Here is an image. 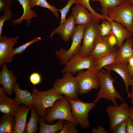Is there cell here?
Returning a JSON list of instances; mask_svg holds the SVG:
<instances>
[{"mask_svg": "<svg viewBox=\"0 0 133 133\" xmlns=\"http://www.w3.org/2000/svg\"><path fill=\"white\" fill-rule=\"evenodd\" d=\"M111 72L102 69L98 72L100 83V89L97 94V97L94 102H98L101 98L107 101H111L114 105H117L116 99L122 102L124 101L122 96L114 88L113 83L115 79L110 75Z\"/></svg>", "mask_w": 133, "mask_h": 133, "instance_id": "6da1fadb", "label": "cell"}, {"mask_svg": "<svg viewBox=\"0 0 133 133\" xmlns=\"http://www.w3.org/2000/svg\"><path fill=\"white\" fill-rule=\"evenodd\" d=\"M46 112V116L43 118L48 123H52L56 120H62L79 125L72 116L70 102L66 96L57 100L53 106L48 108Z\"/></svg>", "mask_w": 133, "mask_h": 133, "instance_id": "7a4b0ae2", "label": "cell"}, {"mask_svg": "<svg viewBox=\"0 0 133 133\" xmlns=\"http://www.w3.org/2000/svg\"><path fill=\"white\" fill-rule=\"evenodd\" d=\"M33 108L39 117L46 116V110L53 106L55 101L63 97L53 88L44 91H40L34 87L32 90Z\"/></svg>", "mask_w": 133, "mask_h": 133, "instance_id": "3957f363", "label": "cell"}, {"mask_svg": "<svg viewBox=\"0 0 133 133\" xmlns=\"http://www.w3.org/2000/svg\"><path fill=\"white\" fill-rule=\"evenodd\" d=\"M106 13L110 19L122 24L133 36V6L128 1L108 9Z\"/></svg>", "mask_w": 133, "mask_h": 133, "instance_id": "277c9868", "label": "cell"}, {"mask_svg": "<svg viewBox=\"0 0 133 133\" xmlns=\"http://www.w3.org/2000/svg\"><path fill=\"white\" fill-rule=\"evenodd\" d=\"M64 74L62 78L56 80L53 88L59 94L64 95L70 99L79 100V92L75 77L71 73Z\"/></svg>", "mask_w": 133, "mask_h": 133, "instance_id": "5b68a950", "label": "cell"}, {"mask_svg": "<svg viewBox=\"0 0 133 133\" xmlns=\"http://www.w3.org/2000/svg\"><path fill=\"white\" fill-rule=\"evenodd\" d=\"M86 25H77L75 27L70 37L72 42L68 50L62 48L55 52L56 56L59 59L61 65H65L70 58L79 53Z\"/></svg>", "mask_w": 133, "mask_h": 133, "instance_id": "8992f818", "label": "cell"}, {"mask_svg": "<svg viewBox=\"0 0 133 133\" xmlns=\"http://www.w3.org/2000/svg\"><path fill=\"white\" fill-rule=\"evenodd\" d=\"M97 60V59L91 56L83 57L78 53L68 60L61 73H71L73 75L84 69L95 72Z\"/></svg>", "mask_w": 133, "mask_h": 133, "instance_id": "52a82bcc", "label": "cell"}, {"mask_svg": "<svg viewBox=\"0 0 133 133\" xmlns=\"http://www.w3.org/2000/svg\"><path fill=\"white\" fill-rule=\"evenodd\" d=\"M100 21L94 19L86 25L83 39V45L79 53L82 56H89L96 40L100 36L99 29Z\"/></svg>", "mask_w": 133, "mask_h": 133, "instance_id": "ba28073f", "label": "cell"}, {"mask_svg": "<svg viewBox=\"0 0 133 133\" xmlns=\"http://www.w3.org/2000/svg\"><path fill=\"white\" fill-rule=\"evenodd\" d=\"M68 99L70 102L71 113L74 119L79 124L82 129L88 128L90 125L89 113L95 107L96 103L94 102L86 103L79 100H74Z\"/></svg>", "mask_w": 133, "mask_h": 133, "instance_id": "9c48e42d", "label": "cell"}, {"mask_svg": "<svg viewBox=\"0 0 133 133\" xmlns=\"http://www.w3.org/2000/svg\"><path fill=\"white\" fill-rule=\"evenodd\" d=\"M75 78L79 94L87 93L91 90H98L100 83L98 73L86 69L79 71Z\"/></svg>", "mask_w": 133, "mask_h": 133, "instance_id": "30bf717a", "label": "cell"}, {"mask_svg": "<svg viewBox=\"0 0 133 133\" xmlns=\"http://www.w3.org/2000/svg\"><path fill=\"white\" fill-rule=\"evenodd\" d=\"M129 107L125 101L119 105H109L106 107V111L110 119L109 129L113 132L118 124L129 117Z\"/></svg>", "mask_w": 133, "mask_h": 133, "instance_id": "8fae6325", "label": "cell"}, {"mask_svg": "<svg viewBox=\"0 0 133 133\" xmlns=\"http://www.w3.org/2000/svg\"><path fill=\"white\" fill-rule=\"evenodd\" d=\"M19 37L17 35L13 37H7L6 35L0 37V66L12 62L14 45Z\"/></svg>", "mask_w": 133, "mask_h": 133, "instance_id": "7c38bea8", "label": "cell"}, {"mask_svg": "<svg viewBox=\"0 0 133 133\" xmlns=\"http://www.w3.org/2000/svg\"><path fill=\"white\" fill-rule=\"evenodd\" d=\"M127 63L124 62H116L105 66L108 70L113 71L117 73L123 79L125 90L127 93L128 97L130 96L129 87L133 85V79L130 76L127 69Z\"/></svg>", "mask_w": 133, "mask_h": 133, "instance_id": "4fadbf2b", "label": "cell"}, {"mask_svg": "<svg viewBox=\"0 0 133 133\" xmlns=\"http://www.w3.org/2000/svg\"><path fill=\"white\" fill-rule=\"evenodd\" d=\"M75 24L73 17L72 15L70 16L62 24L52 31L50 38L52 39L54 34L58 33L64 42H68L74 31Z\"/></svg>", "mask_w": 133, "mask_h": 133, "instance_id": "5bb4252c", "label": "cell"}, {"mask_svg": "<svg viewBox=\"0 0 133 133\" xmlns=\"http://www.w3.org/2000/svg\"><path fill=\"white\" fill-rule=\"evenodd\" d=\"M74 4L71 14L75 19V24L86 25L95 19L90 12L83 5L78 3Z\"/></svg>", "mask_w": 133, "mask_h": 133, "instance_id": "9a60e30c", "label": "cell"}, {"mask_svg": "<svg viewBox=\"0 0 133 133\" xmlns=\"http://www.w3.org/2000/svg\"><path fill=\"white\" fill-rule=\"evenodd\" d=\"M5 63L3 64L0 73V83L9 96L12 95L13 89L17 80L12 71L9 70Z\"/></svg>", "mask_w": 133, "mask_h": 133, "instance_id": "2e32d148", "label": "cell"}, {"mask_svg": "<svg viewBox=\"0 0 133 133\" xmlns=\"http://www.w3.org/2000/svg\"><path fill=\"white\" fill-rule=\"evenodd\" d=\"M116 50L115 46H112L109 44L107 37L100 36L96 40L94 47L89 56L98 59Z\"/></svg>", "mask_w": 133, "mask_h": 133, "instance_id": "e0dca14e", "label": "cell"}, {"mask_svg": "<svg viewBox=\"0 0 133 133\" xmlns=\"http://www.w3.org/2000/svg\"><path fill=\"white\" fill-rule=\"evenodd\" d=\"M21 104L6 94L0 97V111L3 114L14 117L20 109Z\"/></svg>", "mask_w": 133, "mask_h": 133, "instance_id": "ac0fdd59", "label": "cell"}, {"mask_svg": "<svg viewBox=\"0 0 133 133\" xmlns=\"http://www.w3.org/2000/svg\"><path fill=\"white\" fill-rule=\"evenodd\" d=\"M104 17L111 23L112 31L116 38L117 45L119 47L123 45L125 39L133 36L129 31L122 24L111 20L108 17L107 15Z\"/></svg>", "mask_w": 133, "mask_h": 133, "instance_id": "d6986e66", "label": "cell"}, {"mask_svg": "<svg viewBox=\"0 0 133 133\" xmlns=\"http://www.w3.org/2000/svg\"><path fill=\"white\" fill-rule=\"evenodd\" d=\"M17 0L22 7L23 13L20 18L11 21L10 23L13 25H15L22 23L23 20H25L26 21L27 25L29 26L31 23V18L37 17V14L36 13V11L32 10L30 4V0Z\"/></svg>", "mask_w": 133, "mask_h": 133, "instance_id": "ffe728a7", "label": "cell"}, {"mask_svg": "<svg viewBox=\"0 0 133 133\" xmlns=\"http://www.w3.org/2000/svg\"><path fill=\"white\" fill-rule=\"evenodd\" d=\"M13 91L15 94L14 99L16 102L24 104L31 109L33 107V94L29 90H22L20 88L19 84L16 83Z\"/></svg>", "mask_w": 133, "mask_h": 133, "instance_id": "44dd1931", "label": "cell"}, {"mask_svg": "<svg viewBox=\"0 0 133 133\" xmlns=\"http://www.w3.org/2000/svg\"><path fill=\"white\" fill-rule=\"evenodd\" d=\"M133 56V39L132 37L126 39V41L117 51L115 62H124L127 63Z\"/></svg>", "mask_w": 133, "mask_h": 133, "instance_id": "7402d4cb", "label": "cell"}, {"mask_svg": "<svg viewBox=\"0 0 133 133\" xmlns=\"http://www.w3.org/2000/svg\"><path fill=\"white\" fill-rule=\"evenodd\" d=\"M31 109L25 105H21L20 109L14 116L15 126L13 133H24L27 115Z\"/></svg>", "mask_w": 133, "mask_h": 133, "instance_id": "603a6c76", "label": "cell"}, {"mask_svg": "<svg viewBox=\"0 0 133 133\" xmlns=\"http://www.w3.org/2000/svg\"><path fill=\"white\" fill-rule=\"evenodd\" d=\"M64 120H59L54 124H47L43 118L39 117L38 122L40 128L39 133H55L60 130L63 127Z\"/></svg>", "mask_w": 133, "mask_h": 133, "instance_id": "cb8c5ba5", "label": "cell"}, {"mask_svg": "<svg viewBox=\"0 0 133 133\" xmlns=\"http://www.w3.org/2000/svg\"><path fill=\"white\" fill-rule=\"evenodd\" d=\"M15 126L14 117L3 114L0 118V133H13Z\"/></svg>", "mask_w": 133, "mask_h": 133, "instance_id": "d4e9b609", "label": "cell"}, {"mask_svg": "<svg viewBox=\"0 0 133 133\" xmlns=\"http://www.w3.org/2000/svg\"><path fill=\"white\" fill-rule=\"evenodd\" d=\"M39 118V116L34 108H32L29 120L26 124L24 133H35L39 129L37 125Z\"/></svg>", "mask_w": 133, "mask_h": 133, "instance_id": "484cf974", "label": "cell"}, {"mask_svg": "<svg viewBox=\"0 0 133 133\" xmlns=\"http://www.w3.org/2000/svg\"><path fill=\"white\" fill-rule=\"evenodd\" d=\"M117 51L116 50L98 59L97 64L95 68V72L98 73L102 68L115 63Z\"/></svg>", "mask_w": 133, "mask_h": 133, "instance_id": "4316f807", "label": "cell"}, {"mask_svg": "<svg viewBox=\"0 0 133 133\" xmlns=\"http://www.w3.org/2000/svg\"><path fill=\"white\" fill-rule=\"evenodd\" d=\"M30 4L31 8L37 6L48 9L51 11L56 18L59 17L58 9L55 6L49 4L46 0H30Z\"/></svg>", "mask_w": 133, "mask_h": 133, "instance_id": "83f0119b", "label": "cell"}, {"mask_svg": "<svg viewBox=\"0 0 133 133\" xmlns=\"http://www.w3.org/2000/svg\"><path fill=\"white\" fill-rule=\"evenodd\" d=\"M100 3L101 7L100 12L104 15L107 14L108 9L119 6L123 3V0H97Z\"/></svg>", "mask_w": 133, "mask_h": 133, "instance_id": "f1b7e54d", "label": "cell"}, {"mask_svg": "<svg viewBox=\"0 0 133 133\" xmlns=\"http://www.w3.org/2000/svg\"><path fill=\"white\" fill-rule=\"evenodd\" d=\"M100 36L103 37H108L112 31V26L111 23L107 19L102 21L99 25Z\"/></svg>", "mask_w": 133, "mask_h": 133, "instance_id": "f546056e", "label": "cell"}, {"mask_svg": "<svg viewBox=\"0 0 133 133\" xmlns=\"http://www.w3.org/2000/svg\"><path fill=\"white\" fill-rule=\"evenodd\" d=\"M76 3H78L86 8L90 12L95 19L100 21L106 19L102 14L98 13L92 8L89 3V0H79Z\"/></svg>", "mask_w": 133, "mask_h": 133, "instance_id": "4dcf8cb0", "label": "cell"}, {"mask_svg": "<svg viewBox=\"0 0 133 133\" xmlns=\"http://www.w3.org/2000/svg\"><path fill=\"white\" fill-rule=\"evenodd\" d=\"M77 126L69 121H65L59 133H78V131L76 127Z\"/></svg>", "mask_w": 133, "mask_h": 133, "instance_id": "1f68e13d", "label": "cell"}, {"mask_svg": "<svg viewBox=\"0 0 133 133\" xmlns=\"http://www.w3.org/2000/svg\"><path fill=\"white\" fill-rule=\"evenodd\" d=\"M79 0H68L67 4L64 7L61 9H58V11L61 13V15L60 25L62 24L66 19V15L71 5L77 2Z\"/></svg>", "mask_w": 133, "mask_h": 133, "instance_id": "d6a6232c", "label": "cell"}, {"mask_svg": "<svg viewBox=\"0 0 133 133\" xmlns=\"http://www.w3.org/2000/svg\"><path fill=\"white\" fill-rule=\"evenodd\" d=\"M41 39L40 37H36L29 42L16 48L14 49L13 52V56H14L16 54H20L22 53L30 45L35 42L39 41Z\"/></svg>", "mask_w": 133, "mask_h": 133, "instance_id": "836d02e7", "label": "cell"}, {"mask_svg": "<svg viewBox=\"0 0 133 133\" xmlns=\"http://www.w3.org/2000/svg\"><path fill=\"white\" fill-rule=\"evenodd\" d=\"M13 17V14L10 9L4 12L0 17V37L1 36L2 27L4 22L6 21H9Z\"/></svg>", "mask_w": 133, "mask_h": 133, "instance_id": "e575fe53", "label": "cell"}, {"mask_svg": "<svg viewBox=\"0 0 133 133\" xmlns=\"http://www.w3.org/2000/svg\"><path fill=\"white\" fill-rule=\"evenodd\" d=\"M13 4V0H0V14L10 9Z\"/></svg>", "mask_w": 133, "mask_h": 133, "instance_id": "d590c367", "label": "cell"}, {"mask_svg": "<svg viewBox=\"0 0 133 133\" xmlns=\"http://www.w3.org/2000/svg\"><path fill=\"white\" fill-rule=\"evenodd\" d=\"M128 119L117 124L115 127L112 132L113 133H126L127 124Z\"/></svg>", "mask_w": 133, "mask_h": 133, "instance_id": "8d00e7d4", "label": "cell"}, {"mask_svg": "<svg viewBox=\"0 0 133 133\" xmlns=\"http://www.w3.org/2000/svg\"><path fill=\"white\" fill-rule=\"evenodd\" d=\"M29 79L31 83L35 85L39 84L42 81L41 75L37 72H34L30 75Z\"/></svg>", "mask_w": 133, "mask_h": 133, "instance_id": "74e56055", "label": "cell"}, {"mask_svg": "<svg viewBox=\"0 0 133 133\" xmlns=\"http://www.w3.org/2000/svg\"><path fill=\"white\" fill-rule=\"evenodd\" d=\"M107 40L109 44L112 46L115 45H117V41L116 38L112 31L107 38Z\"/></svg>", "mask_w": 133, "mask_h": 133, "instance_id": "f35d334b", "label": "cell"}, {"mask_svg": "<svg viewBox=\"0 0 133 133\" xmlns=\"http://www.w3.org/2000/svg\"><path fill=\"white\" fill-rule=\"evenodd\" d=\"M127 68L130 76L133 79V56L130 58L128 62Z\"/></svg>", "mask_w": 133, "mask_h": 133, "instance_id": "ab89813d", "label": "cell"}, {"mask_svg": "<svg viewBox=\"0 0 133 133\" xmlns=\"http://www.w3.org/2000/svg\"><path fill=\"white\" fill-rule=\"evenodd\" d=\"M126 133H133V121L129 117L127 121Z\"/></svg>", "mask_w": 133, "mask_h": 133, "instance_id": "60d3db41", "label": "cell"}, {"mask_svg": "<svg viewBox=\"0 0 133 133\" xmlns=\"http://www.w3.org/2000/svg\"><path fill=\"white\" fill-rule=\"evenodd\" d=\"M92 133H108V132L101 126H99L97 128L92 129Z\"/></svg>", "mask_w": 133, "mask_h": 133, "instance_id": "b9f144b4", "label": "cell"}, {"mask_svg": "<svg viewBox=\"0 0 133 133\" xmlns=\"http://www.w3.org/2000/svg\"><path fill=\"white\" fill-rule=\"evenodd\" d=\"M130 96L129 98L132 105H133V85L131 86V90L130 92Z\"/></svg>", "mask_w": 133, "mask_h": 133, "instance_id": "7bdbcfd3", "label": "cell"}, {"mask_svg": "<svg viewBox=\"0 0 133 133\" xmlns=\"http://www.w3.org/2000/svg\"><path fill=\"white\" fill-rule=\"evenodd\" d=\"M6 91L5 89L3 87H0V97L6 94Z\"/></svg>", "mask_w": 133, "mask_h": 133, "instance_id": "ee69618b", "label": "cell"}, {"mask_svg": "<svg viewBox=\"0 0 133 133\" xmlns=\"http://www.w3.org/2000/svg\"><path fill=\"white\" fill-rule=\"evenodd\" d=\"M129 117L133 121V105L129 108Z\"/></svg>", "mask_w": 133, "mask_h": 133, "instance_id": "f6af8a7d", "label": "cell"}, {"mask_svg": "<svg viewBox=\"0 0 133 133\" xmlns=\"http://www.w3.org/2000/svg\"><path fill=\"white\" fill-rule=\"evenodd\" d=\"M124 1H128L133 6V0H123Z\"/></svg>", "mask_w": 133, "mask_h": 133, "instance_id": "bcb514c9", "label": "cell"}, {"mask_svg": "<svg viewBox=\"0 0 133 133\" xmlns=\"http://www.w3.org/2000/svg\"><path fill=\"white\" fill-rule=\"evenodd\" d=\"M92 1L94 2L95 1H97V0H91Z\"/></svg>", "mask_w": 133, "mask_h": 133, "instance_id": "7dc6e473", "label": "cell"}, {"mask_svg": "<svg viewBox=\"0 0 133 133\" xmlns=\"http://www.w3.org/2000/svg\"><path fill=\"white\" fill-rule=\"evenodd\" d=\"M60 0V1H63L64 0Z\"/></svg>", "mask_w": 133, "mask_h": 133, "instance_id": "c3c4849f", "label": "cell"}]
</instances>
